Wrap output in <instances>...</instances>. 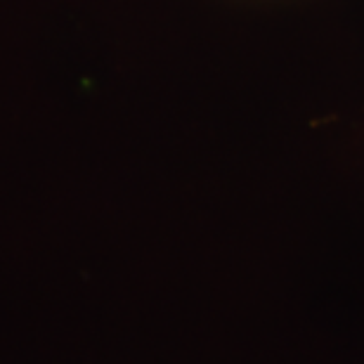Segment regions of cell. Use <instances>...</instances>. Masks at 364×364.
Returning a JSON list of instances; mask_svg holds the SVG:
<instances>
[]
</instances>
